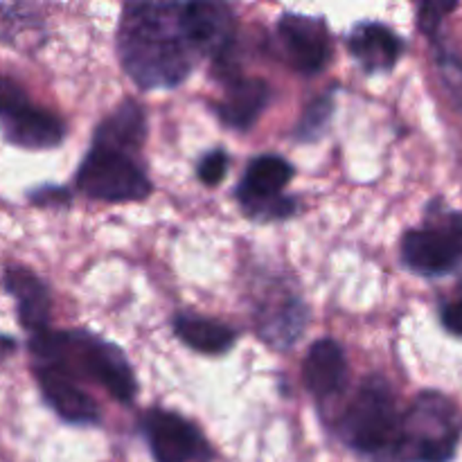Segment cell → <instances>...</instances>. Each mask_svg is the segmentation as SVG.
<instances>
[{"label": "cell", "instance_id": "6da1fadb", "mask_svg": "<svg viewBox=\"0 0 462 462\" xmlns=\"http://www.w3.org/2000/svg\"><path fill=\"white\" fill-rule=\"evenodd\" d=\"M120 63L138 88H174L201 61L185 3H129L117 32Z\"/></svg>", "mask_w": 462, "mask_h": 462}, {"label": "cell", "instance_id": "7a4b0ae2", "mask_svg": "<svg viewBox=\"0 0 462 462\" xmlns=\"http://www.w3.org/2000/svg\"><path fill=\"white\" fill-rule=\"evenodd\" d=\"M30 352L39 364L54 365L66 374L90 379L99 383L113 400L134 402L138 383L126 355L113 343L86 332H45L34 334Z\"/></svg>", "mask_w": 462, "mask_h": 462}, {"label": "cell", "instance_id": "3957f363", "mask_svg": "<svg viewBox=\"0 0 462 462\" xmlns=\"http://www.w3.org/2000/svg\"><path fill=\"white\" fill-rule=\"evenodd\" d=\"M462 440V409L440 391H424L400 420L393 462H451Z\"/></svg>", "mask_w": 462, "mask_h": 462}, {"label": "cell", "instance_id": "277c9868", "mask_svg": "<svg viewBox=\"0 0 462 462\" xmlns=\"http://www.w3.org/2000/svg\"><path fill=\"white\" fill-rule=\"evenodd\" d=\"M397 402L386 379L370 377L338 422V436L350 449L383 462H393L400 433Z\"/></svg>", "mask_w": 462, "mask_h": 462}, {"label": "cell", "instance_id": "5b68a950", "mask_svg": "<svg viewBox=\"0 0 462 462\" xmlns=\"http://www.w3.org/2000/svg\"><path fill=\"white\" fill-rule=\"evenodd\" d=\"M402 262L422 278H442L462 266V212L436 201L427 219L402 237Z\"/></svg>", "mask_w": 462, "mask_h": 462}, {"label": "cell", "instance_id": "8992f818", "mask_svg": "<svg viewBox=\"0 0 462 462\" xmlns=\"http://www.w3.org/2000/svg\"><path fill=\"white\" fill-rule=\"evenodd\" d=\"M135 153L138 152L120 144L93 140V147L77 171V188L95 201H143L152 192V183L143 167L135 162Z\"/></svg>", "mask_w": 462, "mask_h": 462}, {"label": "cell", "instance_id": "52a82bcc", "mask_svg": "<svg viewBox=\"0 0 462 462\" xmlns=\"http://www.w3.org/2000/svg\"><path fill=\"white\" fill-rule=\"evenodd\" d=\"M0 134L21 149H54L66 138L61 117L30 99L18 81L0 77Z\"/></svg>", "mask_w": 462, "mask_h": 462}, {"label": "cell", "instance_id": "ba28073f", "mask_svg": "<svg viewBox=\"0 0 462 462\" xmlns=\"http://www.w3.org/2000/svg\"><path fill=\"white\" fill-rule=\"evenodd\" d=\"M291 179L293 167L282 156H257L237 188V199L246 215L253 219H284L291 215L296 203L282 197Z\"/></svg>", "mask_w": 462, "mask_h": 462}, {"label": "cell", "instance_id": "9c48e42d", "mask_svg": "<svg viewBox=\"0 0 462 462\" xmlns=\"http://www.w3.org/2000/svg\"><path fill=\"white\" fill-rule=\"evenodd\" d=\"M278 48L289 68L300 75H319L332 57L328 25L319 16L284 14L278 21Z\"/></svg>", "mask_w": 462, "mask_h": 462}, {"label": "cell", "instance_id": "30bf717a", "mask_svg": "<svg viewBox=\"0 0 462 462\" xmlns=\"http://www.w3.org/2000/svg\"><path fill=\"white\" fill-rule=\"evenodd\" d=\"M143 433L156 462H203L210 458L201 431L183 415L153 409L143 418Z\"/></svg>", "mask_w": 462, "mask_h": 462}, {"label": "cell", "instance_id": "8fae6325", "mask_svg": "<svg viewBox=\"0 0 462 462\" xmlns=\"http://www.w3.org/2000/svg\"><path fill=\"white\" fill-rule=\"evenodd\" d=\"M34 377L43 393L45 402L52 406L54 413L70 424H97L99 422V406L95 404L93 397L86 395L75 379L63 370L54 368L48 364L34 365Z\"/></svg>", "mask_w": 462, "mask_h": 462}, {"label": "cell", "instance_id": "7c38bea8", "mask_svg": "<svg viewBox=\"0 0 462 462\" xmlns=\"http://www.w3.org/2000/svg\"><path fill=\"white\" fill-rule=\"evenodd\" d=\"M3 289L14 298L18 311V320L30 332L41 334L50 323V291L43 280L34 271L25 266L9 264L3 271Z\"/></svg>", "mask_w": 462, "mask_h": 462}, {"label": "cell", "instance_id": "4fadbf2b", "mask_svg": "<svg viewBox=\"0 0 462 462\" xmlns=\"http://www.w3.org/2000/svg\"><path fill=\"white\" fill-rule=\"evenodd\" d=\"M302 379L319 402H329L341 395L347 383L346 352L332 338L316 341L302 364Z\"/></svg>", "mask_w": 462, "mask_h": 462}, {"label": "cell", "instance_id": "5bb4252c", "mask_svg": "<svg viewBox=\"0 0 462 462\" xmlns=\"http://www.w3.org/2000/svg\"><path fill=\"white\" fill-rule=\"evenodd\" d=\"M347 48L365 72H388L397 66L404 41L382 23H359L347 36Z\"/></svg>", "mask_w": 462, "mask_h": 462}, {"label": "cell", "instance_id": "9a60e30c", "mask_svg": "<svg viewBox=\"0 0 462 462\" xmlns=\"http://www.w3.org/2000/svg\"><path fill=\"white\" fill-rule=\"evenodd\" d=\"M269 99L271 90L264 79H257V77L233 79L226 88L224 97L217 102L215 111L226 126L244 131L255 125L257 117L264 113Z\"/></svg>", "mask_w": 462, "mask_h": 462}, {"label": "cell", "instance_id": "2e32d148", "mask_svg": "<svg viewBox=\"0 0 462 462\" xmlns=\"http://www.w3.org/2000/svg\"><path fill=\"white\" fill-rule=\"evenodd\" d=\"M305 305L291 296L269 302L257 314V332L266 343L275 347H291L300 338V334L305 332Z\"/></svg>", "mask_w": 462, "mask_h": 462}, {"label": "cell", "instance_id": "e0dca14e", "mask_svg": "<svg viewBox=\"0 0 462 462\" xmlns=\"http://www.w3.org/2000/svg\"><path fill=\"white\" fill-rule=\"evenodd\" d=\"M174 332L185 346L201 355H224L235 346V338H237L235 329L221 320L194 314L176 316Z\"/></svg>", "mask_w": 462, "mask_h": 462}, {"label": "cell", "instance_id": "ac0fdd59", "mask_svg": "<svg viewBox=\"0 0 462 462\" xmlns=\"http://www.w3.org/2000/svg\"><path fill=\"white\" fill-rule=\"evenodd\" d=\"M144 135H147L144 111L134 99H126L125 104H120L95 131V140L120 144V147L131 149V152L143 149Z\"/></svg>", "mask_w": 462, "mask_h": 462}, {"label": "cell", "instance_id": "d6986e66", "mask_svg": "<svg viewBox=\"0 0 462 462\" xmlns=\"http://www.w3.org/2000/svg\"><path fill=\"white\" fill-rule=\"evenodd\" d=\"M433 43V59H436L438 75H440L442 86L449 93L451 102L462 111V57L451 48V43H447L445 39L436 36L431 41Z\"/></svg>", "mask_w": 462, "mask_h": 462}, {"label": "cell", "instance_id": "ffe728a7", "mask_svg": "<svg viewBox=\"0 0 462 462\" xmlns=\"http://www.w3.org/2000/svg\"><path fill=\"white\" fill-rule=\"evenodd\" d=\"M334 116V99L332 95H325V97L314 99L310 106L302 113L300 122L296 126V138L305 140V143H314L328 129L329 120Z\"/></svg>", "mask_w": 462, "mask_h": 462}, {"label": "cell", "instance_id": "44dd1931", "mask_svg": "<svg viewBox=\"0 0 462 462\" xmlns=\"http://www.w3.org/2000/svg\"><path fill=\"white\" fill-rule=\"evenodd\" d=\"M458 9V3H442V0H429L418 7V27L429 41L442 34V23L451 12Z\"/></svg>", "mask_w": 462, "mask_h": 462}, {"label": "cell", "instance_id": "7402d4cb", "mask_svg": "<svg viewBox=\"0 0 462 462\" xmlns=\"http://www.w3.org/2000/svg\"><path fill=\"white\" fill-rule=\"evenodd\" d=\"M226 174H228V156H226V152H221V149L210 152L208 156L201 158V162H199V179H201V183L208 185V188L219 185L221 180L226 179Z\"/></svg>", "mask_w": 462, "mask_h": 462}, {"label": "cell", "instance_id": "603a6c76", "mask_svg": "<svg viewBox=\"0 0 462 462\" xmlns=\"http://www.w3.org/2000/svg\"><path fill=\"white\" fill-rule=\"evenodd\" d=\"M440 320L447 332L462 338V298H456V300H449L442 305Z\"/></svg>", "mask_w": 462, "mask_h": 462}, {"label": "cell", "instance_id": "cb8c5ba5", "mask_svg": "<svg viewBox=\"0 0 462 462\" xmlns=\"http://www.w3.org/2000/svg\"><path fill=\"white\" fill-rule=\"evenodd\" d=\"M16 347H18L16 338H12V337H7V334L0 332V364H3V361H7L9 356L16 352Z\"/></svg>", "mask_w": 462, "mask_h": 462}]
</instances>
